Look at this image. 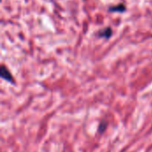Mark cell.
<instances>
[{"label": "cell", "mask_w": 152, "mask_h": 152, "mask_svg": "<svg viewBox=\"0 0 152 152\" xmlns=\"http://www.w3.org/2000/svg\"><path fill=\"white\" fill-rule=\"evenodd\" d=\"M0 74H1V77L2 78H4V80H6L8 82L13 83V77H12V76L11 75L10 71L4 65L1 67V72H0Z\"/></svg>", "instance_id": "cell-1"}, {"label": "cell", "mask_w": 152, "mask_h": 152, "mask_svg": "<svg viewBox=\"0 0 152 152\" xmlns=\"http://www.w3.org/2000/svg\"><path fill=\"white\" fill-rule=\"evenodd\" d=\"M99 35L100 37H102L104 38H110L112 35V30L110 28H105L99 32Z\"/></svg>", "instance_id": "cell-2"}, {"label": "cell", "mask_w": 152, "mask_h": 152, "mask_svg": "<svg viewBox=\"0 0 152 152\" xmlns=\"http://www.w3.org/2000/svg\"><path fill=\"white\" fill-rule=\"evenodd\" d=\"M109 10H110V12H122L126 11V6H125V4H118V5L110 7Z\"/></svg>", "instance_id": "cell-3"}, {"label": "cell", "mask_w": 152, "mask_h": 152, "mask_svg": "<svg viewBox=\"0 0 152 152\" xmlns=\"http://www.w3.org/2000/svg\"><path fill=\"white\" fill-rule=\"evenodd\" d=\"M105 128H106V124L102 122V124H100V126H99V132L102 133V132L105 130Z\"/></svg>", "instance_id": "cell-4"}]
</instances>
